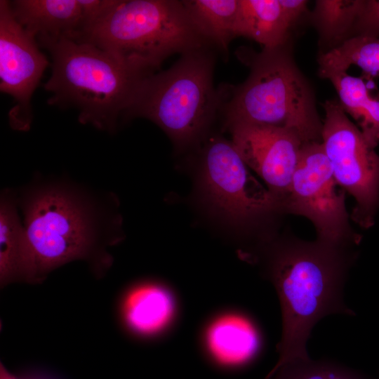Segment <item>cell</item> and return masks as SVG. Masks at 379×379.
<instances>
[{
    "label": "cell",
    "instance_id": "obj_2",
    "mask_svg": "<svg viewBox=\"0 0 379 379\" xmlns=\"http://www.w3.org/2000/svg\"><path fill=\"white\" fill-rule=\"evenodd\" d=\"M347 264L341 248L319 241L289 242L272 251L268 276L282 314L276 364L309 358L306 343L312 328L323 317L354 314L343 295Z\"/></svg>",
    "mask_w": 379,
    "mask_h": 379
},
{
    "label": "cell",
    "instance_id": "obj_16",
    "mask_svg": "<svg viewBox=\"0 0 379 379\" xmlns=\"http://www.w3.org/2000/svg\"><path fill=\"white\" fill-rule=\"evenodd\" d=\"M291 26L279 0H239L237 36L251 39L272 49L286 44Z\"/></svg>",
    "mask_w": 379,
    "mask_h": 379
},
{
    "label": "cell",
    "instance_id": "obj_15",
    "mask_svg": "<svg viewBox=\"0 0 379 379\" xmlns=\"http://www.w3.org/2000/svg\"><path fill=\"white\" fill-rule=\"evenodd\" d=\"M325 79L331 81L346 114L357 122L367 143L373 148L379 143V93L374 80L335 72Z\"/></svg>",
    "mask_w": 379,
    "mask_h": 379
},
{
    "label": "cell",
    "instance_id": "obj_5",
    "mask_svg": "<svg viewBox=\"0 0 379 379\" xmlns=\"http://www.w3.org/2000/svg\"><path fill=\"white\" fill-rule=\"evenodd\" d=\"M246 80L222 100L225 126L246 124L288 129L305 143L321 142L323 124L312 91L286 44L253 54Z\"/></svg>",
    "mask_w": 379,
    "mask_h": 379
},
{
    "label": "cell",
    "instance_id": "obj_10",
    "mask_svg": "<svg viewBox=\"0 0 379 379\" xmlns=\"http://www.w3.org/2000/svg\"><path fill=\"white\" fill-rule=\"evenodd\" d=\"M37 43L16 21L9 1L1 0L0 89L14 100L8 120L18 131L30 128L32 95L49 64Z\"/></svg>",
    "mask_w": 379,
    "mask_h": 379
},
{
    "label": "cell",
    "instance_id": "obj_4",
    "mask_svg": "<svg viewBox=\"0 0 379 379\" xmlns=\"http://www.w3.org/2000/svg\"><path fill=\"white\" fill-rule=\"evenodd\" d=\"M77 40L95 45L145 76L175 53L211 45L182 1L173 0H117Z\"/></svg>",
    "mask_w": 379,
    "mask_h": 379
},
{
    "label": "cell",
    "instance_id": "obj_6",
    "mask_svg": "<svg viewBox=\"0 0 379 379\" xmlns=\"http://www.w3.org/2000/svg\"><path fill=\"white\" fill-rule=\"evenodd\" d=\"M207 48L183 53L169 69L145 77L126 118L149 119L179 147L196 142L223 100L213 85L214 58Z\"/></svg>",
    "mask_w": 379,
    "mask_h": 379
},
{
    "label": "cell",
    "instance_id": "obj_8",
    "mask_svg": "<svg viewBox=\"0 0 379 379\" xmlns=\"http://www.w3.org/2000/svg\"><path fill=\"white\" fill-rule=\"evenodd\" d=\"M339 187L321 142L305 143L279 211L310 219L324 244L341 248L347 241L358 242L349 225L345 190Z\"/></svg>",
    "mask_w": 379,
    "mask_h": 379
},
{
    "label": "cell",
    "instance_id": "obj_9",
    "mask_svg": "<svg viewBox=\"0 0 379 379\" xmlns=\"http://www.w3.org/2000/svg\"><path fill=\"white\" fill-rule=\"evenodd\" d=\"M201 171L207 203L227 220L245 223L279 211L275 198L251 175L232 140L210 139L203 150Z\"/></svg>",
    "mask_w": 379,
    "mask_h": 379
},
{
    "label": "cell",
    "instance_id": "obj_24",
    "mask_svg": "<svg viewBox=\"0 0 379 379\" xmlns=\"http://www.w3.org/2000/svg\"><path fill=\"white\" fill-rule=\"evenodd\" d=\"M284 16L291 25L306 10L307 1L305 0H279Z\"/></svg>",
    "mask_w": 379,
    "mask_h": 379
},
{
    "label": "cell",
    "instance_id": "obj_21",
    "mask_svg": "<svg viewBox=\"0 0 379 379\" xmlns=\"http://www.w3.org/2000/svg\"><path fill=\"white\" fill-rule=\"evenodd\" d=\"M265 379H367L357 371L325 360L299 359L275 364Z\"/></svg>",
    "mask_w": 379,
    "mask_h": 379
},
{
    "label": "cell",
    "instance_id": "obj_18",
    "mask_svg": "<svg viewBox=\"0 0 379 379\" xmlns=\"http://www.w3.org/2000/svg\"><path fill=\"white\" fill-rule=\"evenodd\" d=\"M182 1L190 20L203 37L211 45L227 53L230 43L237 37L239 0Z\"/></svg>",
    "mask_w": 379,
    "mask_h": 379
},
{
    "label": "cell",
    "instance_id": "obj_3",
    "mask_svg": "<svg viewBox=\"0 0 379 379\" xmlns=\"http://www.w3.org/2000/svg\"><path fill=\"white\" fill-rule=\"evenodd\" d=\"M52 58L44 84L50 105L72 107L79 121L112 132L126 115L145 76L86 41L60 39L43 46Z\"/></svg>",
    "mask_w": 379,
    "mask_h": 379
},
{
    "label": "cell",
    "instance_id": "obj_12",
    "mask_svg": "<svg viewBox=\"0 0 379 379\" xmlns=\"http://www.w3.org/2000/svg\"><path fill=\"white\" fill-rule=\"evenodd\" d=\"M20 26L42 46L60 39H78L84 18L79 0H16L9 1Z\"/></svg>",
    "mask_w": 379,
    "mask_h": 379
},
{
    "label": "cell",
    "instance_id": "obj_11",
    "mask_svg": "<svg viewBox=\"0 0 379 379\" xmlns=\"http://www.w3.org/2000/svg\"><path fill=\"white\" fill-rule=\"evenodd\" d=\"M227 128L242 159L265 182L279 211L305 142L298 134L284 128L246 124Z\"/></svg>",
    "mask_w": 379,
    "mask_h": 379
},
{
    "label": "cell",
    "instance_id": "obj_19",
    "mask_svg": "<svg viewBox=\"0 0 379 379\" xmlns=\"http://www.w3.org/2000/svg\"><path fill=\"white\" fill-rule=\"evenodd\" d=\"M351 65L359 67L365 78L379 77V36H355L324 52L319 58V76L347 72Z\"/></svg>",
    "mask_w": 379,
    "mask_h": 379
},
{
    "label": "cell",
    "instance_id": "obj_13",
    "mask_svg": "<svg viewBox=\"0 0 379 379\" xmlns=\"http://www.w3.org/2000/svg\"><path fill=\"white\" fill-rule=\"evenodd\" d=\"M175 303L171 292L160 283H137L122 295L118 306L119 319L124 328L141 338L154 337L170 324Z\"/></svg>",
    "mask_w": 379,
    "mask_h": 379
},
{
    "label": "cell",
    "instance_id": "obj_23",
    "mask_svg": "<svg viewBox=\"0 0 379 379\" xmlns=\"http://www.w3.org/2000/svg\"><path fill=\"white\" fill-rule=\"evenodd\" d=\"M116 1L117 0H79L84 22L82 34L88 27L106 14L113 7Z\"/></svg>",
    "mask_w": 379,
    "mask_h": 379
},
{
    "label": "cell",
    "instance_id": "obj_20",
    "mask_svg": "<svg viewBox=\"0 0 379 379\" xmlns=\"http://www.w3.org/2000/svg\"><path fill=\"white\" fill-rule=\"evenodd\" d=\"M361 1V0L316 1L314 20L321 41L331 47L329 50L352 37Z\"/></svg>",
    "mask_w": 379,
    "mask_h": 379
},
{
    "label": "cell",
    "instance_id": "obj_1",
    "mask_svg": "<svg viewBox=\"0 0 379 379\" xmlns=\"http://www.w3.org/2000/svg\"><path fill=\"white\" fill-rule=\"evenodd\" d=\"M17 198L25 233L20 282L41 284L75 260L86 262L98 278L109 270L108 248L123 236L114 194L64 178H37Z\"/></svg>",
    "mask_w": 379,
    "mask_h": 379
},
{
    "label": "cell",
    "instance_id": "obj_14",
    "mask_svg": "<svg viewBox=\"0 0 379 379\" xmlns=\"http://www.w3.org/2000/svg\"><path fill=\"white\" fill-rule=\"evenodd\" d=\"M206 345L218 362L238 366L251 361L260 347V335L255 325L245 316H220L208 326Z\"/></svg>",
    "mask_w": 379,
    "mask_h": 379
},
{
    "label": "cell",
    "instance_id": "obj_17",
    "mask_svg": "<svg viewBox=\"0 0 379 379\" xmlns=\"http://www.w3.org/2000/svg\"><path fill=\"white\" fill-rule=\"evenodd\" d=\"M25 243L17 192L2 191L0 198V285L20 282Z\"/></svg>",
    "mask_w": 379,
    "mask_h": 379
},
{
    "label": "cell",
    "instance_id": "obj_25",
    "mask_svg": "<svg viewBox=\"0 0 379 379\" xmlns=\"http://www.w3.org/2000/svg\"><path fill=\"white\" fill-rule=\"evenodd\" d=\"M0 379H49L46 376L40 375H27L24 376H17L11 373L4 365L0 364Z\"/></svg>",
    "mask_w": 379,
    "mask_h": 379
},
{
    "label": "cell",
    "instance_id": "obj_22",
    "mask_svg": "<svg viewBox=\"0 0 379 379\" xmlns=\"http://www.w3.org/2000/svg\"><path fill=\"white\" fill-rule=\"evenodd\" d=\"M355 36H379V0H361L352 33Z\"/></svg>",
    "mask_w": 379,
    "mask_h": 379
},
{
    "label": "cell",
    "instance_id": "obj_7",
    "mask_svg": "<svg viewBox=\"0 0 379 379\" xmlns=\"http://www.w3.org/2000/svg\"><path fill=\"white\" fill-rule=\"evenodd\" d=\"M321 144L339 186L356 200L352 218L369 228L379 208V155L366 142L339 102L324 104Z\"/></svg>",
    "mask_w": 379,
    "mask_h": 379
}]
</instances>
